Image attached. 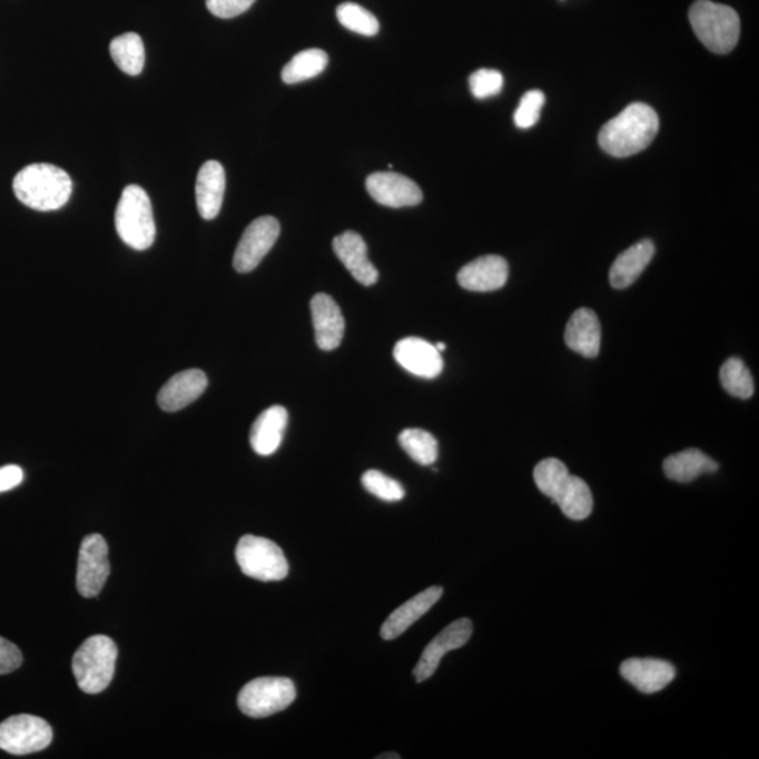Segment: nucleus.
I'll return each instance as SVG.
<instances>
[{
    "label": "nucleus",
    "mask_w": 759,
    "mask_h": 759,
    "mask_svg": "<svg viewBox=\"0 0 759 759\" xmlns=\"http://www.w3.org/2000/svg\"><path fill=\"white\" fill-rule=\"evenodd\" d=\"M659 128V115L653 107L644 103L629 105L622 114L602 127L600 146L612 157H632L650 147Z\"/></svg>",
    "instance_id": "obj_1"
},
{
    "label": "nucleus",
    "mask_w": 759,
    "mask_h": 759,
    "mask_svg": "<svg viewBox=\"0 0 759 759\" xmlns=\"http://www.w3.org/2000/svg\"><path fill=\"white\" fill-rule=\"evenodd\" d=\"M534 483L540 493L552 499L566 518L584 521L591 515L593 499L584 480L571 475L563 462L544 459L534 467Z\"/></svg>",
    "instance_id": "obj_2"
},
{
    "label": "nucleus",
    "mask_w": 759,
    "mask_h": 759,
    "mask_svg": "<svg viewBox=\"0 0 759 759\" xmlns=\"http://www.w3.org/2000/svg\"><path fill=\"white\" fill-rule=\"evenodd\" d=\"M73 185L61 168L33 164L14 176L13 191L24 206L37 211H56L71 199Z\"/></svg>",
    "instance_id": "obj_3"
},
{
    "label": "nucleus",
    "mask_w": 759,
    "mask_h": 759,
    "mask_svg": "<svg viewBox=\"0 0 759 759\" xmlns=\"http://www.w3.org/2000/svg\"><path fill=\"white\" fill-rule=\"evenodd\" d=\"M689 21L702 45L714 53H729L740 39L741 23L736 10L726 4L698 0L689 10Z\"/></svg>",
    "instance_id": "obj_4"
},
{
    "label": "nucleus",
    "mask_w": 759,
    "mask_h": 759,
    "mask_svg": "<svg viewBox=\"0 0 759 759\" xmlns=\"http://www.w3.org/2000/svg\"><path fill=\"white\" fill-rule=\"evenodd\" d=\"M117 655V645L107 635H92L85 640L72 659L78 687L89 694L103 692L114 680Z\"/></svg>",
    "instance_id": "obj_5"
},
{
    "label": "nucleus",
    "mask_w": 759,
    "mask_h": 759,
    "mask_svg": "<svg viewBox=\"0 0 759 759\" xmlns=\"http://www.w3.org/2000/svg\"><path fill=\"white\" fill-rule=\"evenodd\" d=\"M116 229L122 243L132 249L152 247L157 228L151 200L142 187L130 185L122 190L116 210Z\"/></svg>",
    "instance_id": "obj_6"
},
{
    "label": "nucleus",
    "mask_w": 759,
    "mask_h": 759,
    "mask_svg": "<svg viewBox=\"0 0 759 759\" xmlns=\"http://www.w3.org/2000/svg\"><path fill=\"white\" fill-rule=\"evenodd\" d=\"M296 699V687L288 678H256L238 694L240 712L254 719L269 718L290 707Z\"/></svg>",
    "instance_id": "obj_7"
},
{
    "label": "nucleus",
    "mask_w": 759,
    "mask_h": 759,
    "mask_svg": "<svg viewBox=\"0 0 759 759\" xmlns=\"http://www.w3.org/2000/svg\"><path fill=\"white\" fill-rule=\"evenodd\" d=\"M235 558L240 571L250 579L264 582L282 581L288 574L285 553L269 539L253 534L240 538Z\"/></svg>",
    "instance_id": "obj_8"
},
{
    "label": "nucleus",
    "mask_w": 759,
    "mask_h": 759,
    "mask_svg": "<svg viewBox=\"0 0 759 759\" xmlns=\"http://www.w3.org/2000/svg\"><path fill=\"white\" fill-rule=\"evenodd\" d=\"M51 741V726L37 716H12L0 723V750L12 756H26V753L46 750Z\"/></svg>",
    "instance_id": "obj_9"
},
{
    "label": "nucleus",
    "mask_w": 759,
    "mask_h": 759,
    "mask_svg": "<svg viewBox=\"0 0 759 759\" xmlns=\"http://www.w3.org/2000/svg\"><path fill=\"white\" fill-rule=\"evenodd\" d=\"M110 574L109 546L100 534H89L79 549L77 588L85 598L98 597Z\"/></svg>",
    "instance_id": "obj_10"
},
{
    "label": "nucleus",
    "mask_w": 759,
    "mask_h": 759,
    "mask_svg": "<svg viewBox=\"0 0 759 759\" xmlns=\"http://www.w3.org/2000/svg\"><path fill=\"white\" fill-rule=\"evenodd\" d=\"M280 235V224L275 217L256 218L245 229L234 255V267L239 274H249L259 266Z\"/></svg>",
    "instance_id": "obj_11"
},
{
    "label": "nucleus",
    "mask_w": 759,
    "mask_h": 759,
    "mask_svg": "<svg viewBox=\"0 0 759 759\" xmlns=\"http://www.w3.org/2000/svg\"><path fill=\"white\" fill-rule=\"evenodd\" d=\"M472 634L473 623L472 620L467 618L454 620L453 623L443 629L442 632L426 645L424 653H422L421 660L414 670L416 681L424 682L430 680L433 673L436 672L437 667H440L443 657H445L448 651L462 649L463 645H466L470 638H472Z\"/></svg>",
    "instance_id": "obj_12"
},
{
    "label": "nucleus",
    "mask_w": 759,
    "mask_h": 759,
    "mask_svg": "<svg viewBox=\"0 0 759 759\" xmlns=\"http://www.w3.org/2000/svg\"><path fill=\"white\" fill-rule=\"evenodd\" d=\"M366 189L378 205L401 208L418 206L424 195L414 180L395 172H376L366 179Z\"/></svg>",
    "instance_id": "obj_13"
},
{
    "label": "nucleus",
    "mask_w": 759,
    "mask_h": 759,
    "mask_svg": "<svg viewBox=\"0 0 759 759\" xmlns=\"http://www.w3.org/2000/svg\"><path fill=\"white\" fill-rule=\"evenodd\" d=\"M394 357L406 372L422 378H435L443 371L442 355L436 346L414 336L395 345Z\"/></svg>",
    "instance_id": "obj_14"
},
{
    "label": "nucleus",
    "mask_w": 759,
    "mask_h": 759,
    "mask_svg": "<svg viewBox=\"0 0 759 759\" xmlns=\"http://www.w3.org/2000/svg\"><path fill=\"white\" fill-rule=\"evenodd\" d=\"M510 275L507 262L499 255L481 256L459 272V285L466 290L486 293L500 290Z\"/></svg>",
    "instance_id": "obj_15"
},
{
    "label": "nucleus",
    "mask_w": 759,
    "mask_h": 759,
    "mask_svg": "<svg viewBox=\"0 0 759 759\" xmlns=\"http://www.w3.org/2000/svg\"><path fill=\"white\" fill-rule=\"evenodd\" d=\"M312 317L319 349H336L345 335V318L338 304L328 294L319 293L312 300Z\"/></svg>",
    "instance_id": "obj_16"
},
{
    "label": "nucleus",
    "mask_w": 759,
    "mask_h": 759,
    "mask_svg": "<svg viewBox=\"0 0 759 759\" xmlns=\"http://www.w3.org/2000/svg\"><path fill=\"white\" fill-rule=\"evenodd\" d=\"M208 379L199 368L175 374L158 394V405L167 413H176L195 403L206 392Z\"/></svg>",
    "instance_id": "obj_17"
},
{
    "label": "nucleus",
    "mask_w": 759,
    "mask_h": 759,
    "mask_svg": "<svg viewBox=\"0 0 759 759\" xmlns=\"http://www.w3.org/2000/svg\"><path fill=\"white\" fill-rule=\"evenodd\" d=\"M333 247L336 256L356 282L363 286L376 285L378 272L368 260L365 239L355 231H346L334 239Z\"/></svg>",
    "instance_id": "obj_18"
},
{
    "label": "nucleus",
    "mask_w": 759,
    "mask_h": 759,
    "mask_svg": "<svg viewBox=\"0 0 759 759\" xmlns=\"http://www.w3.org/2000/svg\"><path fill=\"white\" fill-rule=\"evenodd\" d=\"M620 673L640 692L655 693L670 686L676 678V668L662 660L630 659L620 667Z\"/></svg>",
    "instance_id": "obj_19"
},
{
    "label": "nucleus",
    "mask_w": 759,
    "mask_h": 759,
    "mask_svg": "<svg viewBox=\"0 0 759 759\" xmlns=\"http://www.w3.org/2000/svg\"><path fill=\"white\" fill-rule=\"evenodd\" d=\"M226 194V170L217 160H207L196 180V205L205 220H214L220 214Z\"/></svg>",
    "instance_id": "obj_20"
},
{
    "label": "nucleus",
    "mask_w": 759,
    "mask_h": 759,
    "mask_svg": "<svg viewBox=\"0 0 759 759\" xmlns=\"http://www.w3.org/2000/svg\"><path fill=\"white\" fill-rule=\"evenodd\" d=\"M442 595V588L435 585L427 588V590L422 591L418 595L411 598L404 605L395 609V611L390 614L382 627V632H379L382 633V638L384 640L400 638L405 630H408V628L413 627L415 622H418L426 612H430L431 608L441 600Z\"/></svg>",
    "instance_id": "obj_21"
},
{
    "label": "nucleus",
    "mask_w": 759,
    "mask_h": 759,
    "mask_svg": "<svg viewBox=\"0 0 759 759\" xmlns=\"http://www.w3.org/2000/svg\"><path fill=\"white\" fill-rule=\"evenodd\" d=\"M565 344L571 351L585 357H597L601 349V324L590 308H580L566 324Z\"/></svg>",
    "instance_id": "obj_22"
},
{
    "label": "nucleus",
    "mask_w": 759,
    "mask_h": 759,
    "mask_svg": "<svg viewBox=\"0 0 759 759\" xmlns=\"http://www.w3.org/2000/svg\"><path fill=\"white\" fill-rule=\"evenodd\" d=\"M288 422L285 406L274 405L262 413L250 430V446L259 456H270L280 447Z\"/></svg>",
    "instance_id": "obj_23"
},
{
    "label": "nucleus",
    "mask_w": 759,
    "mask_h": 759,
    "mask_svg": "<svg viewBox=\"0 0 759 759\" xmlns=\"http://www.w3.org/2000/svg\"><path fill=\"white\" fill-rule=\"evenodd\" d=\"M654 254L655 247L653 240L650 239L640 240L620 254L613 262L611 272H609V280H611L612 287L623 290V288L632 286L649 266Z\"/></svg>",
    "instance_id": "obj_24"
},
{
    "label": "nucleus",
    "mask_w": 759,
    "mask_h": 759,
    "mask_svg": "<svg viewBox=\"0 0 759 759\" xmlns=\"http://www.w3.org/2000/svg\"><path fill=\"white\" fill-rule=\"evenodd\" d=\"M662 467L668 479L677 483H691L700 475L718 472L719 464L699 448H687L667 457Z\"/></svg>",
    "instance_id": "obj_25"
},
{
    "label": "nucleus",
    "mask_w": 759,
    "mask_h": 759,
    "mask_svg": "<svg viewBox=\"0 0 759 759\" xmlns=\"http://www.w3.org/2000/svg\"><path fill=\"white\" fill-rule=\"evenodd\" d=\"M111 58L122 72L137 77L146 63V48L140 36L126 33L116 37L110 45Z\"/></svg>",
    "instance_id": "obj_26"
},
{
    "label": "nucleus",
    "mask_w": 759,
    "mask_h": 759,
    "mask_svg": "<svg viewBox=\"0 0 759 759\" xmlns=\"http://www.w3.org/2000/svg\"><path fill=\"white\" fill-rule=\"evenodd\" d=\"M327 66V52L312 48V50L298 52L292 58L290 62L283 68L282 79L287 85L300 83L304 80L318 77Z\"/></svg>",
    "instance_id": "obj_27"
},
{
    "label": "nucleus",
    "mask_w": 759,
    "mask_h": 759,
    "mask_svg": "<svg viewBox=\"0 0 759 759\" xmlns=\"http://www.w3.org/2000/svg\"><path fill=\"white\" fill-rule=\"evenodd\" d=\"M400 445L414 462L431 466L437 459V441L424 430H405L400 433Z\"/></svg>",
    "instance_id": "obj_28"
},
{
    "label": "nucleus",
    "mask_w": 759,
    "mask_h": 759,
    "mask_svg": "<svg viewBox=\"0 0 759 759\" xmlns=\"http://www.w3.org/2000/svg\"><path fill=\"white\" fill-rule=\"evenodd\" d=\"M720 382L733 397L747 400L753 394V379L745 362L730 357L720 368Z\"/></svg>",
    "instance_id": "obj_29"
},
{
    "label": "nucleus",
    "mask_w": 759,
    "mask_h": 759,
    "mask_svg": "<svg viewBox=\"0 0 759 759\" xmlns=\"http://www.w3.org/2000/svg\"><path fill=\"white\" fill-rule=\"evenodd\" d=\"M336 16H338L339 23L346 27L347 30L354 31V33L366 37H373L378 33L379 24L376 16L362 8L361 4L342 3L336 9Z\"/></svg>",
    "instance_id": "obj_30"
},
{
    "label": "nucleus",
    "mask_w": 759,
    "mask_h": 759,
    "mask_svg": "<svg viewBox=\"0 0 759 759\" xmlns=\"http://www.w3.org/2000/svg\"><path fill=\"white\" fill-rule=\"evenodd\" d=\"M362 484L368 493L386 502H398L405 496L403 485L378 470H368L363 474Z\"/></svg>",
    "instance_id": "obj_31"
},
{
    "label": "nucleus",
    "mask_w": 759,
    "mask_h": 759,
    "mask_svg": "<svg viewBox=\"0 0 759 759\" xmlns=\"http://www.w3.org/2000/svg\"><path fill=\"white\" fill-rule=\"evenodd\" d=\"M544 101H546V98H544V93L540 92V90H529L528 93L523 95L515 116H513L516 127L528 130V128L536 126Z\"/></svg>",
    "instance_id": "obj_32"
},
{
    "label": "nucleus",
    "mask_w": 759,
    "mask_h": 759,
    "mask_svg": "<svg viewBox=\"0 0 759 759\" xmlns=\"http://www.w3.org/2000/svg\"><path fill=\"white\" fill-rule=\"evenodd\" d=\"M474 98L486 99L500 95L504 88V77L495 69H479L469 79Z\"/></svg>",
    "instance_id": "obj_33"
},
{
    "label": "nucleus",
    "mask_w": 759,
    "mask_h": 759,
    "mask_svg": "<svg viewBox=\"0 0 759 759\" xmlns=\"http://www.w3.org/2000/svg\"><path fill=\"white\" fill-rule=\"evenodd\" d=\"M256 0H206L207 9L220 19H233L247 12Z\"/></svg>",
    "instance_id": "obj_34"
},
{
    "label": "nucleus",
    "mask_w": 759,
    "mask_h": 759,
    "mask_svg": "<svg viewBox=\"0 0 759 759\" xmlns=\"http://www.w3.org/2000/svg\"><path fill=\"white\" fill-rule=\"evenodd\" d=\"M21 662H23V655L19 647L12 641L0 638V676L18 670Z\"/></svg>",
    "instance_id": "obj_35"
},
{
    "label": "nucleus",
    "mask_w": 759,
    "mask_h": 759,
    "mask_svg": "<svg viewBox=\"0 0 759 759\" xmlns=\"http://www.w3.org/2000/svg\"><path fill=\"white\" fill-rule=\"evenodd\" d=\"M23 479V470L16 466V464L0 467V493H7V491L16 489V486L21 484Z\"/></svg>",
    "instance_id": "obj_36"
},
{
    "label": "nucleus",
    "mask_w": 759,
    "mask_h": 759,
    "mask_svg": "<svg viewBox=\"0 0 759 759\" xmlns=\"http://www.w3.org/2000/svg\"><path fill=\"white\" fill-rule=\"evenodd\" d=\"M436 349L440 351V352H443V351L446 349V345H445V344H442V342H441V344H437V345H436Z\"/></svg>",
    "instance_id": "obj_37"
},
{
    "label": "nucleus",
    "mask_w": 759,
    "mask_h": 759,
    "mask_svg": "<svg viewBox=\"0 0 759 759\" xmlns=\"http://www.w3.org/2000/svg\"><path fill=\"white\" fill-rule=\"evenodd\" d=\"M377 758H382V759H384V758H397V759H400L401 757H400V756H394V753H390V752H388V756H379V757H377Z\"/></svg>",
    "instance_id": "obj_38"
}]
</instances>
